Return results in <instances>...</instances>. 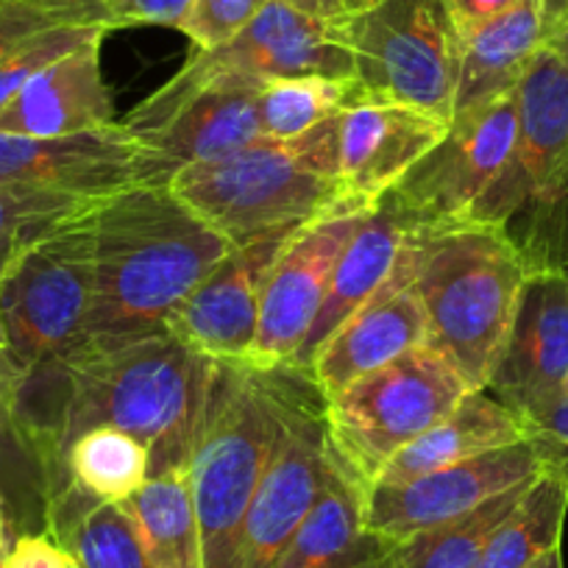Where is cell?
<instances>
[{
  "label": "cell",
  "instance_id": "b9f144b4",
  "mask_svg": "<svg viewBox=\"0 0 568 568\" xmlns=\"http://www.w3.org/2000/svg\"><path fill=\"white\" fill-rule=\"evenodd\" d=\"M20 393V374L14 368L12 357H9L7 337H3V326H0V420H14V407H18ZM18 424V420H14Z\"/></svg>",
  "mask_w": 568,
  "mask_h": 568
},
{
  "label": "cell",
  "instance_id": "74e56055",
  "mask_svg": "<svg viewBox=\"0 0 568 568\" xmlns=\"http://www.w3.org/2000/svg\"><path fill=\"white\" fill-rule=\"evenodd\" d=\"M48 26H62V20L37 12L31 7H20V3H0V53L23 37L48 29Z\"/></svg>",
  "mask_w": 568,
  "mask_h": 568
},
{
  "label": "cell",
  "instance_id": "7a4b0ae2",
  "mask_svg": "<svg viewBox=\"0 0 568 568\" xmlns=\"http://www.w3.org/2000/svg\"><path fill=\"white\" fill-rule=\"evenodd\" d=\"M217 359L195 352L173 332L109 348L81 346L57 371L62 387L57 452L79 435L112 426L151 452V477L187 468L204 420Z\"/></svg>",
  "mask_w": 568,
  "mask_h": 568
},
{
  "label": "cell",
  "instance_id": "8fae6325",
  "mask_svg": "<svg viewBox=\"0 0 568 568\" xmlns=\"http://www.w3.org/2000/svg\"><path fill=\"white\" fill-rule=\"evenodd\" d=\"M516 131V90L457 114L438 149L393 190V201L424 232L468 223L510 162Z\"/></svg>",
  "mask_w": 568,
  "mask_h": 568
},
{
  "label": "cell",
  "instance_id": "ffe728a7",
  "mask_svg": "<svg viewBox=\"0 0 568 568\" xmlns=\"http://www.w3.org/2000/svg\"><path fill=\"white\" fill-rule=\"evenodd\" d=\"M566 374L568 271H532L485 390L521 415L560 398Z\"/></svg>",
  "mask_w": 568,
  "mask_h": 568
},
{
  "label": "cell",
  "instance_id": "f35d334b",
  "mask_svg": "<svg viewBox=\"0 0 568 568\" xmlns=\"http://www.w3.org/2000/svg\"><path fill=\"white\" fill-rule=\"evenodd\" d=\"M0 3H20V7H31L37 12H45L51 18L62 20V23L73 26H95V9L101 7V0H0Z\"/></svg>",
  "mask_w": 568,
  "mask_h": 568
},
{
  "label": "cell",
  "instance_id": "e575fe53",
  "mask_svg": "<svg viewBox=\"0 0 568 568\" xmlns=\"http://www.w3.org/2000/svg\"><path fill=\"white\" fill-rule=\"evenodd\" d=\"M524 438L538 455L540 466L568 479V398H555L538 409L518 415Z\"/></svg>",
  "mask_w": 568,
  "mask_h": 568
},
{
  "label": "cell",
  "instance_id": "f546056e",
  "mask_svg": "<svg viewBox=\"0 0 568 568\" xmlns=\"http://www.w3.org/2000/svg\"><path fill=\"white\" fill-rule=\"evenodd\" d=\"M527 485H518V488L485 501L483 507L457 521L396 540L387 546L376 568H479L485 544L501 524V518L516 507Z\"/></svg>",
  "mask_w": 568,
  "mask_h": 568
},
{
  "label": "cell",
  "instance_id": "8992f818",
  "mask_svg": "<svg viewBox=\"0 0 568 568\" xmlns=\"http://www.w3.org/2000/svg\"><path fill=\"white\" fill-rule=\"evenodd\" d=\"M282 368L217 363L187 466L204 568H234L245 513L278 438Z\"/></svg>",
  "mask_w": 568,
  "mask_h": 568
},
{
  "label": "cell",
  "instance_id": "4dcf8cb0",
  "mask_svg": "<svg viewBox=\"0 0 568 568\" xmlns=\"http://www.w3.org/2000/svg\"><path fill=\"white\" fill-rule=\"evenodd\" d=\"M354 81L326 79V75H293L273 79L256 92L260 125L265 140H296L324 120L343 112L352 98Z\"/></svg>",
  "mask_w": 568,
  "mask_h": 568
},
{
  "label": "cell",
  "instance_id": "e0dca14e",
  "mask_svg": "<svg viewBox=\"0 0 568 568\" xmlns=\"http://www.w3.org/2000/svg\"><path fill=\"white\" fill-rule=\"evenodd\" d=\"M418 262L420 229H415L382 291L357 315H352L310 363L307 376L324 398L429 343L424 304L413 287Z\"/></svg>",
  "mask_w": 568,
  "mask_h": 568
},
{
  "label": "cell",
  "instance_id": "52a82bcc",
  "mask_svg": "<svg viewBox=\"0 0 568 568\" xmlns=\"http://www.w3.org/2000/svg\"><path fill=\"white\" fill-rule=\"evenodd\" d=\"M477 387L435 346L413 348L326 398V438L343 471L376 483L387 463Z\"/></svg>",
  "mask_w": 568,
  "mask_h": 568
},
{
  "label": "cell",
  "instance_id": "d6986e66",
  "mask_svg": "<svg viewBox=\"0 0 568 568\" xmlns=\"http://www.w3.org/2000/svg\"><path fill=\"white\" fill-rule=\"evenodd\" d=\"M0 184L103 199L142 184V151L123 123L68 136L0 131Z\"/></svg>",
  "mask_w": 568,
  "mask_h": 568
},
{
  "label": "cell",
  "instance_id": "5b68a950",
  "mask_svg": "<svg viewBox=\"0 0 568 568\" xmlns=\"http://www.w3.org/2000/svg\"><path fill=\"white\" fill-rule=\"evenodd\" d=\"M516 145L471 223L501 229L529 271H568V53L544 42L516 84Z\"/></svg>",
  "mask_w": 568,
  "mask_h": 568
},
{
  "label": "cell",
  "instance_id": "d4e9b609",
  "mask_svg": "<svg viewBox=\"0 0 568 568\" xmlns=\"http://www.w3.org/2000/svg\"><path fill=\"white\" fill-rule=\"evenodd\" d=\"M544 40V0H521L518 7L466 31L463 34V64L460 81H457L455 118L516 90L524 70L540 51Z\"/></svg>",
  "mask_w": 568,
  "mask_h": 568
},
{
  "label": "cell",
  "instance_id": "bcb514c9",
  "mask_svg": "<svg viewBox=\"0 0 568 568\" xmlns=\"http://www.w3.org/2000/svg\"><path fill=\"white\" fill-rule=\"evenodd\" d=\"M560 396H562V398H568V374H566V379H562V387H560Z\"/></svg>",
  "mask_w": 568,
  "mask_h": 568
},
{
  "label": "cell",
  "instance_id": "60d3db41",
  "mask_svg": "<svg viewBox=\"0 0 568 568\" xmlns=\"http://www.w3.org/2000/svg\"><path fill=\"white\" fill-rule=\"evenodd\" d=\"M287 3L302 9L304 14L326 20V23H346L348 18L368 9L374 0H287Z\"/></svg>",
  "mask_w": 568,
  "mask_h": 568
},
{
  "label": "cell",
  "instance_id": "c3c4849f",
  "mask_svg": "<svg viewBox=\"0 0 568 568\" xmlns=\"http://www.w3.org/2000/svg\"><path fill=\"white\" fill-rule=\"evenodd\" d=\"M70 568H81V566H79V562H75V560H73V557H70Z\"/></svg>",
  "mask_w": 568,
  "mask_h": 568
},
{
  "label": "cell",
  "instance_id": "277c9868",
  "mask_svg": "<svg viewBox=\"0 0 568 568\" xmlns=\"http://www.w3.org/2000/svg\"><path fill=\"white\" fill-rule=\"evenodd\" d=\"M529 273L521 251L488 223L420 229L413 287L424 304L429 346L477 390L488 387L499 363Z\"/></svg>",
  "mask_w": 568,
  "mask_h": 568
},
{
  "label": "cell",
  "instance_id": "f1b7e54d",
  "mask_svg": "<svg viewBox=\"0 0 568 568\" xmlns=\"http://www.w3.org/2000/svg\"><path fill=\"white\" fill-rule=\"evenodd\" d=\"M64 477L90 499L125 505L151 479V452L123 429L98 426L64 449Z\"/></svg>",
  "mask_w": 568,
  "mask_h": 568
},
{
  "label": "cell",
  "instance_id": "4fadbf2b",
  "mask_svg": "<svg viewBox=\"0 0 568 568\" xmlns=\"http://www.w3.org/2000/svg\"><path fill=\"white\" fill-rule=\"evenodd\" d=\"M251 87H201L190 92L156 90L123 129L142 151V184H171L182 168L215 162L265 140Z\"/></svg>",
  "mask_w": 568,
  "mask_h": 568
},
{
  "label": "cell",
  "instance_id": "f6af8a7d",
  "mask_svg": "<svg viewBox=\"0 0 568 568\" xmlns=\"http://www.w3.org/2000/svg\"><path fill=\"white\" fill-rule=\"evenodd\" d=\"M9 551V516H7V501L0 499V555Z\"/></svg>",
  "mask_w": 568,
  "mask_h": 568
},
{
  "label": "cell",
  "instance_id": "d590c367",
  "mask_svg": "<svg viewBox=\"0 0 568 568\" xmlns=\"http://www.w3.org/2000/svg\"><path fill=\"white\" fill-rule=\"evenodd\" d=\"M193 0H101L92 23L103 31L131 29V26H168L179 29Z\"/></svg>",
  "mask_w": 568,
  "mask_h": 568
},
{
  "label": "cell",
  "instance_id": "2e32d148",
  "mask_svg": "<svg viewBox=\"0 0 568 568\" xmlns=\"http://www.w3.org/2000/svg\"><path fill=\"white\" fill-rule=\"evenodd\" d=\"M302 229H278L251 243L234 245L179 304L168 321V332L217 363H245L260 326L267 276L284 245Z\"/></svg>",
  "mask_w": 568,
  "mask_h": 568
},
{
  "label": "cell",
  "instance_id": "ba28073f",
  "mask_svg": "<svg viewBox=\"0 0 568 568\" xmlns=\"http://www.w3.org/2000/svg\"><path fill=\"white\" fill-rule=\"evenodd\" d=\"M335 26L352 53L354 95L407 103L452 123L463 31L446 0H374Z\"/></svg>",
  "mask_w": 568,
  "mask_h": 568
},
{
  "label": "cell",
  "instance_id": "9c48e42d",
  "mask_svg": "<svg viewBox=\"0 0 568 568\" xmlns=\"http://www.w3.org/2000/svg\"><path fill=\"white\" fill-rule=\"evenodd\" d=\"M90 210L31 245L0 276V326L20 385L84 343L95 291Z\"/></svg>",
  "mask_w": 568,
  "mask_h": 568
},
{
  "label": "cell",
  "instance_id": "83f0119b",
  "mask_svg": "<svg viewBox=\"0 0 568 568\" xmlns=\"http://www.w3.org/2000/svg\"><path fill=\"white\" fill-rule=\"evenodd\" d=\"M568 516V479L544 471L488 538L479 568H529L546 551L562 546Z\"/></svg>",
  "mask_w": 568,
  "mask_h": 568
},
{
  "label": "cell",
  "instance_id": "836d02e7",
  "mask_svg": "<svg viewBox=\"0 0 568 568\" xmlns=\"http://www.w3.org/2000/svg\"><path fill=\"white\" fill-rule=\"evenodd\" d=\"M273 0H193L184 14L182 31L195 51H215L254 23Z\"/></svg>",
  "mask_w": 568,
  "mask_h": 568
},
{
  "label": "cell",
  "instance_id": "9a60e30c",
  "mask_svg": "<svg viewBox=\"0 0 568 568\" xmlns=\"http://www.w3.org/2000/svg\"><path fill=\"white\" fill-rule=\"evenodd\" d=\"M368 210L357 204L337 206L284 245L262 293L260 326L245 365L260 371L291 365L324 304L332 271Z\"/></svg>",
  "mask_w": 568,
  "mask_h": 568
},
{
  "label": "cell",
  "instance_id": "8d00e7d4",
  "mask_svg": "<svg viewBox=\"0 0 568 568\" xmlns=\"http://www.w3.org/2000/svg\"><path fill=\"white\" fill-rule=\"evenodd\" d=\"M9 568H70V555L48 532H23L7 551Z\"/></svg>",
  "mask_w": 568,
  "mask_h": 568
},
{
  "label": "cell",
  "instance_id": "603a6c76",
  "mask_svg": "<svg viewBox=\"0 0 568 568\" xmlns=\"http://www.w3.org/2000/svg\"><path fill=\"white\" fill-rule=\"evenodd\" d=\"M387 546L365 527V488L343 471L329 452L318 499L276 568H376Z\"/></svg>",
  "mask_w": 568,
  "mask_h": 568
},
{
  "label": "cell",
  "instance_id": "3957f363",
  "mask_svg": "<svg viewBox=\"0 0 568 568\" xmlns=\"http://www.w3.org/2000/svg\"><path fill=\"white\" fill-rule=\"evenodd\" d=\"M168 187L229 243L296 229L346 206L341 112L296 140H260L215 162L182 168Z\"/></svg>",
  "mask_w": 568,
  "mask_h": 568
},
{
  "label": "cell",
  "instance_id": "d6a6232c",
  "mask_svg": "<svg viewBox=\"0 0 568 568\" xmlns=\"http://www.w3.org/2000/svg\"><path fill=\"white\" fill-rule=\"evenodd\" d=\"M106 37L101 26H48V29L34 31V34L23 37L7 51L0 53V109L7 106L40 70L48 64L59 62L68 53L79 51L87 42Z\"/></svg>",
  "mask_w": 568,
  "mask_h": 568
},
{
  "label": "cell",
  "instance_id": "1f68e13d",
  "mask_svg": "<svg viewBox=\"0 0 568 568\" xmlns=\"http://www.w3.org/2000/svg\"><path fill=\"white\" fill-rule=\"evenodd\" d=\"M98 199L0 184V276L34 243L84 215Z\"/></svg>",
  "mask_w": 568,
  "mask_h": 568
},
{
  "label": "cell",
  "instance_id": "5bb4252c",
  "mask_svg": "<svg viewBox=\"0 0 568 568\" xmlns=\"http://www.w3.org/2000/svg\"><path fill=\"white\" fill-rule=\"evenodd\" d=\"M544 471L527 440L485 452L402 485H371L365 490V527L387 544L413 538L468 516L485 501L532 483Z\"/></svg>",
  "mask_w": 568,
  "mask_h": 568
},
{
  "label": "cell",
  "instance_id": "cb8c5ba5",
  "mask_svg": "<svg viewBox=\"0 0 568 568\" xmlns=\"http://www.w3.org/2000/svg\"><path fill=\"white\" fill-rule=\"evenodd\" d=\"M524 424L516 409L488 390H471L440 424L404 446L376 477L374 485H402L455 463L474 460L485 452L521 444Z\"/></svg>",
  "mask_w": 568,
  "mask_h": 568
},
{
  "label": "cell",
  "instance_id": "7c38bea8",
  "mask_svg": "<svg viewBox=\"0 0 568 568\" xmlns=\"http://www.w3.org/2000/svg\"><path fill=\"white\" fill-rule=\"evenodd\" d=\"M326 75L354 81L352 53L335 23L304 14L287 0L271 7L234 40L215 51H195L162 90L190 92L201 87H251L273 79Z\"/></svg>",
  "mask_w": 568,
  "mask_h": 568
},
{
  "label": "cell",
  "instance_id": "ab89813d",
  "mask_svg": "<svg viewBox=\"0 0 568 568\" xmlns=\"http://www.w3.org/2000/svg\"><path fill=\"white\" fill-rule=\"evenodd\" d=\"M518 3H521V0H446V7L452 9V14H455L463 34L477 29V26L485 23V20L507 12V9L518 7Z\"/></svg>",
  "mask_w": 568,
  "mask_h": 568
},
{
  "label": "cell",
  "instance_id": "44dd1931",
  "mask_svg": "<svg viewBox=\"0 0 568 568\" xmlns=\"http://www.w3.org/2000/svg\"><path fill=\"white\" fill-rule=\"evenodd\" d=\"M413 232L415 226L404 217L390 193L365 212L363 223L352 234L332 271L324 304L287 368L307 374L310 363L326 346V341L382 291Z\"/></svg>",
  "mask_w": 568,
  "mask_h": 568
},
{
  "label": "cell",
  "instance_id": "7402d4cb",
  "mask_svg": "<svg viewBox=\"0 0 568 568\" xmlns=\"http://www.w3.org/2000/svg\"><path fill=\"white\" fill-rule=\"evenodd\" d=\"M103 37L48 64L7 106L0 131L20 136H68L114 123V103L101 73Z\"/></svg>",
  "mask_w": 568,
  "mask_h": 568
},
{
  "label": "cell",
  "instance_id": "4316f807",
  "mask_svg": "<svg viewBox=\"0 0 568 568\" xmlns=\"http://www.w3.org/2000/svg\"><path fill=\"white\" fill-rule=\"evenodd\" d=\"M151 568H204L187 468L151 477L125 505Z\"/></svg>",
  "mask_w": 568,
  "mask_h": 568
},
{
  "label": "cell",
  "instance_id": "30bf717a",
  "mask_svg": "<svg viewBox=\"0 0 568 568\" xmlns=\"http://www.w3.org/2000/svg\"><path fill=\"white\" fill-rule=\"evenodd\" d=\"M329 463L326 398L307 374L282 368L278 438L245 513L234 568H276L313 510Z\"/></svg>",
  "mask_w": 568,
  "mask_h": 568
},
{
  "label": "cell",
  "instance_id": "484cf974",
  "mask_svg": "<svg viewBox=\"0 0 568 568\" xmlns=\"http://www.w3.org/2000/svg\"><path fill=\"white\" fill-rule=\"evenodd\" d=\"M45 529L81 568H151L120 505H106L68 485L48 505Z\"/></svg>",
  "mask_w": 568,
  "mask_h": 568
},
{
  "label": "cell",
  "instance_id": "7dc6e473",
  "mask_svg": "<svg viewBox=\"0 0 568 568\" xmlns=\"http://www.w3.org/2000/svg\"><path fill=\"white\" fill-rule=\"evenodd\" d=\"M0 568H9V560H7V555H0Z\"/></svg>",
  "mask_w": 568,
  "mask_h": 568
},
{
  "label": "cell",
  "instance_id": "ee69618b",
  "mask_svg": "<svg viewBox=\"0 0 568 568\" xmlns=\"http://www.w3.org/2000/svg\"><path fill=\"white\" fill-rule=\"evenodd\" d=\"M529 568H566V562H562V546L546 551V555L538 557V560H535Z\"/></svg>",
  "mask_w": 568,
  "mask_h": 568
},
{
  "label": "cell",
  "instance_id": "ac0fdd59",
  "mask_svg": "<svg viewBox=\"0 0 568 568\" xmlns=\"http://www.w3.org/2000/svg\"><path fill=\"white\" fill-rule=\"evenodd\" d=\"M449 125L407 103L363 98L352 90L341 112L343 199L348 204L374 206L438 149Z\"/></svg>",
  "mask_w": 568,
  "mask_h": 568
},
{
  "label": "cell",
  "instance_id": "6da1fadb",
  "mask_svg": "<svg viewBox=\"0 0 568 568\" xmlns=\"http://www.w3.org/2000/svg\"><path fill=\"white\" fill-rule=\"evenodd\" d=\"M95 291L81 346L168 332L195 284L234 248L168 184H131L90 210Z\"/></svg>",
  "mask_w": 568,
  "mask_h": 568
},
{
  "label": "cell",
  "instance_id": "7bdbcfd3",
  "mask_svg": "<svg viewBox=\"0 0 568 568\" xmlns=\"http://www.w3.org/2000/svg\"><path fill=\"white\" fill-rule=\"evenodd\" d=\"M546 7V40L549 45L568 53V0H544Z\"/></svg>",
  "mask_w": 568,
  "mask_h": 568
}]
</instances>
